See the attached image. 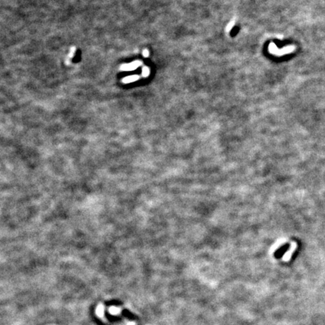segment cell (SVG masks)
Returning a JSON list of instances; mask_svg holds the SVG:
<instances>
[{"instance_id":"obj_8","label":"cell","mask_w":325,"mask_h":325,"mask_svg":"<svg viewBox=\"0 0 325 325\" xmlns=\"http://www.w3.org/2000/svg\"><path fill=\"white\" fill-rule=\"evenodd\" d=\"M148 54H149V52H148V51H147V49H144V51H143V52H142L143 57H148Z\"/></svg>"},{"instance_id":"obj_6","label":"cell","mask_w":325,"mask_h":325,"mask_svg":"<svg viewBox=\"0 0 325 325\" xmlns=\"http://www.w3.org/2000/svg\"><path fill=\"white\" fill-rule=\"evenodd\" d=\"M149 69H148V67L147 66H144L142 68V75L144 77H147V75H149Z\"/></svg>"},{"instance_id":"obj_7","label":"cell","mask_w":325,"mask_h":325,"mask_svg":"<svg viewBox=\"0 0 325 325\" xmlns=\"http://www.w3.org/2000/svg\"><path fill=\"white\" fill-rule=\"evenodd\" d=\"M75 48H71V50H70V53H69V57H74V54H75Z\"/></svg>"},{"instance_id":"obj_2","label":"cell","mask_w":325,"mask_h":325,"mask_svg":"<svg viewBox=\"0 0 325 325\" xmlns=\"http://www.w3.org/2000/svg\"><path fill=\"white\" fill-rule=\"evenodd\" d=\"M297 245L296 242L291 243V246H290V249L287 251V252H286V254L284 255V257H283V260H284V261H289V260H290V257H291L293 251L297 249Z\"/></svg>"},{"instance_id":"obj_3","label":"cell","mask_w":325,"mask_h":325,"mask_svg":"<svg viewBox=\"0 0 325 325\" xmlns=\"http://www.w3.org/2000/svg\"><path fill=\"white\" fill-rule=\"evenodd\" d=\"M139 76L137 75H130V76L125 77V78H123L122 81L123 83H124V84H128V83L134 82V81H137V80H139Z\"/></svg>"},{"instance_id":"obj_1","label":"cell","mask_w":325,"mask_h":325,"mask_svg":"<svg viewBox=\"0 0 325 325\" xmlns=\"http://www.w3.org/2000/svg\"><path fill=\"white\" fill-rule=\"evenodd\" d=\"M141 64H142L141 61L136 60L134 62L131 63L124 64V65H122L121 66V71H132V70H135L137 68H139Z\"/></svg>"},{"instance_id":"obj_9","label":"cell","mask_w":325,"mask_h":325,"mask_svg":"<svg viewBox=\"0 0 325 325\" xmlns=\"http://www.w3.org/2000/svg\"><path fill=\"white\" fill-rule=\"evenodd\" d=\"M129 325H133V324H129Z\"/></svg>"},{"instance_id":"obj_5","label":"cell","mask_w":325,"mask_h":325,"mask_svg":"<svg viewBox=\"0 0 325 325\" xmlns=\"http://www.w3.org/2000/svg\"><path fill=\"white\" fill-rule=\"evenodd\" d=\"M120 311H121V310H120V309H118V308H117V307H114V306H111V307L110 308V309H109L110 313H111V314L117 315V314H118V313L120 312Z\"/></svg>"},{"instance_id":"obj_4","label":"cell","mask_w":325,"mask_h":325,"mask_svg":"<svg viewBox=\"0 0 325 325\" xmlns=\"http://www.w3.org/2000/svg\"><path fill=\"white\" fill-rule=\"evenodd\" d=\"M104 307H103V306H99V307L97 308V315H98L99 316H100V317H102L103 315H104Z\"/></svg>"}]
</instances>
